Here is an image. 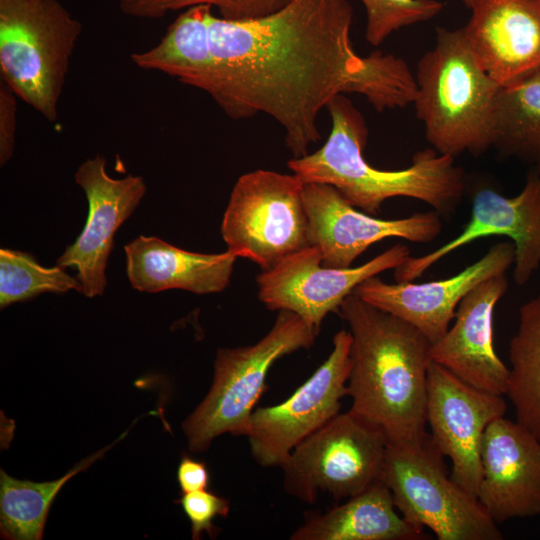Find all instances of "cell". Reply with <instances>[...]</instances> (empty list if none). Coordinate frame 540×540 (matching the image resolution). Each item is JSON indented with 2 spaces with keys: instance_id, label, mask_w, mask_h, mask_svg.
I'll return each mask as SVG.
<instances>
[{
  "instance_id": "6da1fadb",
  "label": "cell",
  "mask_w": 540,
  "mask_h": 540,
  "mask_svg": "<svg viewBox=\"0 0 540 540\" xmlns=\"http://www.w3.org/2000/svg\"><path fill=\"white\" fill-rule=\"evenodd\" d=\"M347 0H291L267 16L208 17V50L184 84L206 92L231 119L259 113L284 130L294 158L321 139L320 112L338 95H362L382 112L412 104L416 80L390 53L360 56Z\"/></svg>"
},
{
  "instance_id": "7a4b0ae2",
  "label": "cell",
  "mask_w": 540,
  "mask_h": 540,
  "mask_svg": "<svg viewBox=\"0 0 540 540\" xmlns=\"http://www.w3.org/2000/svg\"><path fill=\"white\" fill-rule=\"evenodd\" d=\"M339 311L352 336L347 383L350 409L380 427L390 443L422 441L427 436L432 342L413 325L354 291Z\"/></svg>"
},
{
  "instance_id": "3957f363",
  "label": "cell",
  "mask_w": 540,
  "mask_h": 540,
  "mask_svg": "<svg viewBox=\"0 0 540 540\" xmlns=\"http://www.w3.org/2000/svg\"><path fill=\"white\" fill-rule=\"evenodd\" d=\"M327 109L331 118L327 141L314 153L288 161V168L304 184L333 186L348 203L370 215L394 197L425 202L441 216L455 211L466 189V174L454 157L428 148L417 151L407 168L377 169L363 156L368 128L361 112L346 95L336 96Z\"/></svg>"
},
{
  "instance_id": "277c9868",
  "label": "cell",
  "mask_w": 540,
  "mask_h": 540,
  "mask_svg": "<svg viewBox=\"0 0 540 540\" xmlns=\"http://www.w3.org/2000/svg\"><path fill=\"white\" fill-rule=\"evenodd\" d=\"M416 116L438 153L480 155L493 147L500 86L481 66L462 28L436 29L416 71Z\"/></svg>"
},
{
  "instance_id": "5b68a950",
  "label": "cell",
  "mask_w": 540,
  "mask_h": 540,
  "mask_svg": "<svg viewBox=\"0 0 540 540\" xmlns=\"http://www.w3.org/2000/svg\"><path fill=\"white\" fill-rule=\"evenodd\" d=\"M82 29L59 0H0L1 79L49 122Z\"/></svg>"
},
{
  "instance_id": "8992f818",
  "label": "cell",
  "mask_w": 540,
  "mask_h": 540,
  "mask_svg": "<svg viewBox=\"0 0 540 540\" xmlns=\"http://www.w3.org/2000/svg\"><path fill=\"white\" fill-rule=\"evenodd\" d=\"M319 331L299 315L279 310L270 331L250 346L221 348L210 390L182 424L191 452L205 451L218 436H246L272 365L313 345Z\"/></svg>"
},
{
  "instance_id": "52a82bcc",
  "label": "cell",
  "mask_w": 540,
  "mask_h": 540,
  "mask_svg": "<svg viewBox=\"0 0 540 540\" xmlns=\"http://www.w3.org/2000/svg\"><path fill=\"white\" fill-rule=\"evenodd\" d=\"M442 457L429 435L417 443L389 442L381 480L400 514L439 540L503 539L478 499L448 476Z\"/></svg>"
},
{
  "instance_id": "ba28073f",
  "label": "cell",
  "mask_w": 540,
  "mask_h": 540,
  "mask_svg": "<svg viewBox=\"0 0 540 540\" xmlns=\"http://www.w3.org/2000/svg\"><path fill=\"white\" fill-rule=\"evenodd\" d=\"M388 438L351 409L339 413L305 438L280 466L283 488L313 504L326 495L339 501L381 480Z\"/></svg>"
},
{
  "instance_id": "9c48e42d",
  "label": "cell",
  "mask_w": 540,
  "mask_h": 540,
  "mask_svg": "<svg viewBox=\"0 0 540 540\" xmlns=\"http://www.w3.org/2000/svg\"><path fill=\"white\" fill-rule=\"evenodd\" d=\"M303 188L295 174L259 169L241 175L221 224L227 250L263 271L310 245Z\"/></svg>"
},
{
  "instance_id": "30bf717a",
  "label": "cell",
  "mask_w": 540,
  "mask_h": 540,
  "mask_svg": "<svg viewBox=\"0 0 540 540\" xmlns=\"http://www.w3.org/2000/svg\"><path fill=\"white\" fill-rule=\"evenodd\" d=\"M351 346L350 331H338L326 360L286 400L254 409L246 437L258 465L280 467L299 443L340 413L348 393Z\"/></svg>"
},
{
  "instance_id": "8fae6325",
  "label": "cell",
  "mask_w": 540,
  "mask_h": 540,
  "mask_svg": "<svg viewBox=\"0 0 540 540\" xmlns=\"http://www.w3.org/2000/svg\"><path fill=\"white\" fill-rule=\"evenodd\" d=\"M409 256L406 245L396 244L358 267L331 268L322 265L320 250L308 245L257 276L258 298L269 310L291 311L319 331L327 314L339 310L360 283Z\"/></svg>"
},
{
  "instance_id": "7c38bea8",
  "label": "cell",
  "mask_w": 540,
  "mask_h": 540,
  "mask_svg": "<svg viewBox=\"0 0 540 540\" xmlns=\"http://www.w3.org/2000/svg\"><path fill=\"white\" fill-rule=\"evenodd\" d=\"M506 410L502 395L481 390L431 361L426 398L430 437L439 452L451 460L452 480L475 498L484 433Z\"/></svg>"
},
{
  "instance_id": "4fadbf2b",
  "label": "cell",
  "mask_w": 540,
  "mask_h": 540,
  "mask_svg": "<svg viewBox=\"0 0 540 540\" xmlns=\"http://www.w3.org/2000/svg\"><path fill=\"white\" fill-rule=\"evenodd\" d=\"M489 236L513 240V279L525 285L540 269V172L531 169L520 193L512 197L484 188L475 193L471 217L462 232L439 248L411 255L394 270L396 282H411L451 252Z\"/></svg>"
},
{
  "instance_id": "5bb4252c",
  "label": "cell",
  "mask_w": 540,
  "mask_h": 540,
  "mask_svg": "<svg viewBox=\"0 0 540 540\" xmlns=\"http://www.w3.org/2000/svg\"><path fill=\"white\" fill-rule=\"evenodd\" d=\"M302 196L309 242L320 250L325 267L349 268L372 244L387 238L428 243L442 231L441 215L435 210L384 220L357 211L327 184H304Z\"/></svg>"
},
{
  "instance_id": "9a60e30c",
  "label": "cell",
  "mask_w": 540,
  "mask_h": 540,
  "mask_svg": "<svg viewBox=\"0 0 540 540\" xmlns=\"http://www.w3.org/2000/svg\"><path fill=\"white\" fill-rule=\"evenodd\" d=\"M74 179L86 195L88 217L76 241L57 259V265L76 268L82 294L93 298L102 295L107 285L105 270L114 235L139 205L147 187L141 176L112 178L101 155L85 160Z\"/></svg>"
},
{
  "instance_id": "2e32d148",
  "label": "cell",
  "mask_w": 540,
  "mask_h": 540,
  "mask_svg": "<svg viewBox=\"0 0 540 540\" xmlns=\"http://www.w3.org/2000/svg\"><path fill=\"white\" fill-rule=\"evenodd\" d=\"M515 246L494 244L479 260L458 274L426 283L389 284L370 277L354 292L371 305L416 327L432 343L449 329L460 301L483 281L502 274L514 264Z\"/></svg>"
},
{
  "instance_id": "e0dca14e",
  "label": "cell",
  "mask_w": 540,
  "mask_h": 540,
  "mask_svg": "<svg viewBox=\"0 0 540 540\" xmlns=\"http://www.w3.org/2000/svg\"><path fill=\"white\" fill-rule=\"evenodd\" d=\"M477 499L499 524L540 515V440L517 421L500 417L481 444Z\"/></svg>"
},
{
  "instance_id": "ac0fdd59",
  "label": "cell",
  "mask_w": 540,
  "mask_h": 540,
  "mask_svg": "<svg viewBox=\"0 0 540 540\" xmlns=\"http://www.w3.org/2000/svg\"><path fill=\"white\" fill-rule=\"evenodd\" d=\"M508 289L506 274L491 277L459 303L455 323L430 350L431 360L463 381L490 393L506 395L509 368L493 344V314Z\"/></svg>"
},
{
  "instance_id": "d6986e66",
  "label": "cell",
  "mask_w": 540,
  "mask_h": 540,
  "mask_svg": "<svg viewBox=\"0 0 540 540\" xmlns=\"http://www.w3.org/2000/svg\"><path fill=\"white\" fill-rule=\"evenodd\" d=\"M469 9L466 40L500 86L540 69V0H472Z\"/></svg>"
},
{
  "instance_id": "ffe728a7",
  "label": "cell",
  "mask_w": 540,
  "mask_h": 540,
  "mask_svg": "<svg viewBox=\"0 0 540 540\" xmlns=\"http://www.w3.org/2000/svg\"><path fill=\"white\" fill-rule=\"evenodd\" d=\"M126 274L131 286L147 293L181 289L195 294L223 291L237 258L187 251L158 237L139 236L125 245Z\"/></svg>"
},
{
  "instance_id": "44dd1931",
  "label": "cell",
  "mask_w": 540,
  "mask_h": 540,
  "mask_svg": "<svg viewBox=\"0 0 540 540\" xmlns=\"http://www.w3.org/2000/svg\"><path fill=\"white\" fill-rule=\"evenodd\" d=\"M423 529L409 523L380 480L323 513H308L291 540H419Z\"/></svg>"
},
{
  "instance_id": "7402d4cb",
  "label": "cell",
  "mask_w": 540,
  "mask_h": 540,
  "mask_svg": "<svg viewBox=\"0 0 540 540\" xmlns=\"http://www.w3.org/2000/svg\"><path fill=\"white\" fill-rule=\"evenodd\" d=\"M493 147L540 172V69L501 87Z\"/></svg>"
},
{
  "instance_id": "603a6c76",
  "label": "cell",
  "mask_w": 540,
  "mask_h": 540,
  "mask_svg": "<svg viewBox=\"0 0 540 540\" xmlns=\"http://www.w3.org/2000/svg\"><path fill=\"white\" fill-rule=\"evenodd\" d=\"M122 434L114 443L76 463L62 477L33 482L18 480L0 471V532L9 540H40L50 507L64 484L76 474L86 470L103 457L112 446L126 436Z\"/></svg>"
},
{
  "instance_id": "cb8c5ba5",
  "label": "cell",
  "mask_w": 540,
  "mask_h": 540,
  "mask_svg": "<svg viewBox=\"0 0 540 540\" xmlns=\"http://www.w3.org/2000/svg\"><path fill=\"white\" fill-rule=\"evenodd\" d=\"M508 356L506 395L514 406L516 421L540 440V294L520 307Z\"/></svg>"
},
{
  "instance_id": "d4e9b609",
  "label": "cell",
  "mask_w": 540,
  "mask_h": 540,
  "mask_svg": "<svg viewBox=\"0 0 540 540\" xmlns=\"http://www.w3.org/2000/svg\"><path fill=\"white\" fill-rule=\"evenodd\" d=\"M82 291L77 278L57 265L47 268L28 253L11 249L0 250V307L24 302L43 293Z\"/></svg>"
},
{
  "instance_id": "484cf974",
  "label": "cell",
  "mask_w": 540,
  "mask_h": 540,
  "mask_svg": "<svg viewBox=\"0 0 540 540\" xmlns=\"http://www.w3.org/2000/svg\"><path fill=\"white\" fill-rule=\"evenodd\" d=\"M291 0H116L121 12L141 19H159L169 12L195 5H210L219 16L232 21H248L272 14Z\"/></svg>"
},
{
  "instance_id": "4316f807",
  "label": "cell",
  "mask_w": 540,
  "mask_h": 540,
  "mask_svg": "<svg viewBox=\"0 0 540 540\" xmlns=\"http://www.w3.org/2000/svg\"><path fill=\"white\" fill-rule=\"evenodd\" d=\"M360 1L366 10L365 38L372 46H379L402 27L432 19L443 8L437 0Z\"/></svg>"
},
{
  "instance_id": "83f0119b",
  "label": "cell",
  "mask_w": 540,
  "mask_h": 540,
  "mask_svg": "<svg viewBox=\"0 0 540 540\" xmlns=\"http://www.w3.org/2000/svg\"><path fill=\"white\" fill-rule=\"evenodd\" d=\"M179 503L191 524L192 539L198 540L206 532L210 538H215L220 532L214 525L216 517H226L230 511L229 501L213 492L199 490L181 493L175 501Z\"/></svg>"
},
{
  "instance_id": "f1b7e54d",
  "label": "cell",
  "mask_w": 540,
  "mask_h": 540,
  "mask_svg": "<svg viewBox=\"0 0 540 540\" xmlns=\"http://www.w3.org/2000/svg\"><path fill=\"white\" fill-rule=\"evenodd\" d=\"M17 98L14 90L1 79L0 81V164L5 165L13 156Z\"/></svg>"
},
{
  "instance_id": "f546056e",
  "label": "cell",
  "mask_w": 540,
  "mask_h": 540,
  "mask_svg": "<svg viewBox=\"0 0 540 540\" xmlns=\"http://www.w3.org/2000/svg\"><path fill=\"white\" fill-rule=\"evenodd\" d=\"M176 476L181 493L205 490L210 481L206 464L187 455L181 458Z\"/></svg>"
},
{
  "instance_id": "4dcf8cb0",
  "label": "cell",
  "mask_w": 540,
  "mask_h": 540,
  "mask_svg": "<svg viewBox=\"0 0 540 540\" xmlns=\"http://www.w3.org/2000/svg\"><path fill=\"white\" fill-rule=\"evenodd\" d=\"M461 1L463 2V4H464L466 7L470 8L471 3H472V0H461Z\"/></svg>"
}]
</instances>
